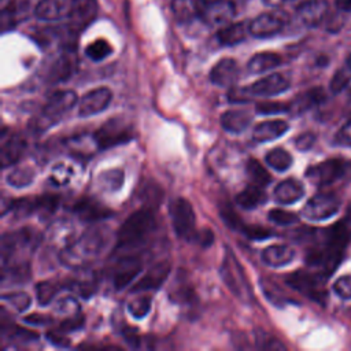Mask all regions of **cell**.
Here are the masks:
<instances>
[{"label":"cell","mask_w":351,"mask_h":351,"mask_svg":"<svg viewBox=\"0 0 351 351\" xmlns=\"http://www.w3.org/2000/svg\"><path fill=\"white\" fill-rule=\"evenodd\" d=\"M103 245L104 237L101 232L99 229L89 230L66 245L63 252H60V261L73 269L84 267L100 254Z\"/></svg>","instance_id":"cell-1"},{"label":"cell","mask_w":351,"mask_h":351,"mask_svg":"<svg viewBox=\"0 0 351 351\" xmlns=\"http://www.w3.org/2000/svg\"><path fill=\"white\" fill-rule=\"evenodd\" d=\"M219 274L225 285L228 287V289L236 298H239L241 302H245V303L252 302L254 292L250 287L247 276L244 274V270L239 263L237 258L229 248H226V252L223 255V259L219 267Z\"/></svg>","instance_id":"cell-2"},{"label":"cell","mask_w":351,"mask_h":351,"mask_svg":"<svg viewBox=\"0 0 351 351\" xmlns=\"http://www.w3.org/2000/svg\"><path fill=\"white\" fill-rule=\"evenodd\" d=\"M77 95L73 90H58L49 96L38 117L34 118L32 126L34 130H45L56 123L74 104Z\"/></svg>","instance_id":"cell-3"},{"label":"cell","mask_w":351,"mask_h":351,"mask_svg":"<svg viewBox=\"0 0 351 351\" xmlns=\"http://www.w3.org/2000/svg\"><path fill=\"white\" fill-rule=\"evenodd\" d=\"M155 226V217L149 208H141L130 214L121 225L117 240L118 245H132L144 239Z\"/></svg>","instance_id":"cell-4"},{"label":"cell","mask_w":351,"mask_h":351,"mask_svg":"<svg viewBox=\"0 0 351 351\" xmlns=\"http://www.w3.org/2000/svg\"><path fill=\"white\" fill-rule=\"evenodd\" d=\"M285 282L295 291L306 295L307 298L318 303H324L326 299L322 274H311L303 270H298L288 274L285 277Z\"/></svg>","instance_id":"cell-5"},{"label":"cell","mask_w":351,"mask_h":351,"mask_svg":"<svg viewBox=\"0 0 351 351\" xmlns=\"http://www.w3.org/2000/svg\"><path fill=\"white\" fill-rule=\"evenodd\" d=\"M169 213L177 236L191 239L195 233V211L192 204L184 197H177L171 200Z\"/></svg>","instance_id":"cell-6"},{"label":"cell","mask_w":351,"mask_h":351,"mask_svg":"<svg viewBox=\"0 0 351 351\" xmlns=\"http://www.w3.org/2000/svg\"><path fill=\"white\" fill-rule=\"evenodd\" d=\"M340 199L332 192H322L314 195L304 204L302 214L311 221H322L333 217L340 208Z\"/></svg>","instance_id":"cell-7"},{"label":"cell","mask_w":351,"mask_h":351,"mask_svg":"<svg viewBox=\"0 0 351 351\" xmlns=\"http://www.w3.org/2000/svg\"><path fill=\"white\" fill-rule=\"evenodd\" d=\"M132 138V129L121 119H110L103 123L93 134V140L99 148L106 149L123 144Z\"/></svg>","instance_id":"cell-8"},{"label":"cell","mask_w":351,"mask_h":351,"mask_svg":"<svg viewBox=\"0 0 351 351\" xmlns=\"http://www.w3.org/2000/svg\"><path fill=\"white\" fill-rule=\"evenodd\" d=\"M287 22V15L277 12H263L252 19L248 25V33L256 38H267L280 33Z\"/></svg>","instance_id":"cell-9"},{"label":"cell","mask_w":351,"mask_h":351,"mask_svg":"<svg viewBox=\"0 0 351 351\" xmlns=\"http://www.w3.org/2000/svg\"><path fill=\"white\" fill-rule=\"evenodd\" d=\"M97 10L99 5L96 0H71L70 11L67 15L70 29L74 33L84 30L95 21Z\"/></svg>","instance_id":"cell-10"},{"label":"cell","mask_w":351,"mask_h":351,"mask_svg":"<svg viewBox=\"0 0 351 351\" xmlns=\"http://www.w3.org/2000/svg\"><path fill=\"white\" fill-rule=\"evenodd\" d=\"M344 169L346 163L341 159H328L308 167L306 171V177L318 186L329 185L343 176Z\"/></svg>","instance_id":"cell-11"},{"label":"cell","mask_w":351,"mask_h":351,"mask_svg":"<svg viewBox=\"0 0 351 351\" xmlns=\"http://www.w3.org/2000/svg\"><path fill=\"white\" fill-rule=\"evenodd\" d=\"M289 84L291 82L287 75L281 73H273L245 86V89L250 96L270 97V96H276L285 92L289 88Z\"/></svg>","instance_id":"cell-12"},{"label":"cell","mask_w":351,"mask_h":351,"mask_svg":"<svg viewBox=\"0 0 351 351\" xmlns=\"http://www.w3.org/2000/svg\"><path fill=\"white\" fill-rule=\"evenodd\" d=\"M112 93L108 88L100 86L85 93L78 103V115L80 117H92L107 108L111 103Z\"/></svg>","instance_id":"cell-13"},{"label":"cell","mask_w":351,"mask_h":351,"mask_svg":"<svg viewBox=\"0 0 351 351\" xmlns=\"http://www.w3.org/2000/svg\"><path fill=\"white\" fill-rule=\"evenodd\" d=\"M236 15L234 4L230 0H214L204 5L202 19L210 26H225Z\"/></svg>","instance_id":"cell-14"},{"label":"cell","mask_w":351,"mask_h":351,"mask_svg":"<svg viewBox=\"0 0 351 351\" xmlns=\"http://www.w3.org/2000/svg\"><path fill=\"white\" fill-rule=\"evenodd\" d=\"M329 14V5L325 0H306L303 1L298 10V19L307 27H315L321 25Z\"/></svg>","instance_id":"cell-15"},{"label":"cell","mask_w":351,"mask_h":351,"mask_svg":"<svg viewBox=\"0 0 351 351\" xmlns=\"http://www.w3.org/2000/svg\"><path fill=\"white\" fill-rule=\"evenodd\" d=\"M170 263L167 261H162L151 266L143 278H140L134 287L132 288V292H144V291H151V289H158L165 280L167 278L170 273Z\"/></svg>","instance_id":"cell-16"},{"label":"cell","mask_w":351,"mask_h":351,"mask_svg":"<svg viewBox=\"0 0 351 351\" xmlns=\"http://www.w3.org/2000/svg\"><path fill=\"white\" fill-rule=\"evenodd\" d=\"M208 77L214 85L229 88L237 81L239 64L234 59L223 58L213 66Z\"/></svg>","instance_id":"cell-17"},{"label":"cell","mask_w":351,"mask_h":351,"mask_svg":"<svg viewBox=\"0 0 351 351\" xmlns=\"http://www.w3.org/2000/svg\"><path fill=\"white\" fill-rule=\"evenodd\" d=\"M71 0H40L34 8V15L41 21H59L69 15Z\"/></svg>","instance_id":"cell-18"},{"label":"cell","mask_w":351,"mask_h":351,"mask_svg":"<svg viewBox=\"0 0 351 351\" xmlns=\"http://www.w3.org/2000/svg\"><path fill=\"white\" fill-rule=\"evenodd\" d=\"M73 210L80 219L88 221V222L104 219L112 214L108 207H106L101 203L92 200V199H82V200L77 202L74 204Z\"/></svg>","instance_id":"cell-19"},{"label":"cell","mask_w":351,"mask_h":351,"mask_svg":"<svg viewBox=\"0 0 351 351\" xmlns=\"http://www.w3.org/2000/svg\"><path fill=\"white\" fill-rule=\"evenodd\" d=\"M289 125L282 119H270L258 123L252 130V138L256 143H266L278 138L288 130Z\"/></svg>","instance_id":"cell-20"},{"label":"cell","mask_w":351,"mask_h":351,"mask_svg":"<svg viewBox=\"0 0 351 351\" xmlns=\"http://www.w3.org/2000/svg\"><path fill=\"white\" fill-rule=\"evenodd\" d=\"M274 199L280 204H292L298 200H300L304 195V186L302 182H299L295 178H288L281 181L274 188Z\"/></svg>","instance_id":"cell-21"},{"label":"cell","mask_w":351,"mask_h":351,"mask_svg":"<svg viewBox=\"0 0 351 351\" xmlns=\"http://www.w3.org/2000/svg\"><path fill=\"white\" fill-rule=\"evenodd\" d=\"M204 0H171V11L178 22H191L202 16Z\"/></svg>","instance_id":"cell-22"},{"label":"cell","mask_w":351,"mask_h":351,"mask_svg":"<svg viewBox=\"0 0 351 351\" xmlns=\"http://www.w3.org/2000/svg\"><path fill=\"white\" fill-rule=\"evenodd\" d=\"M25 149H26V143L21 136L12 134L8 138L3 137V144H1V165H3V167L16 163L23 156Z\"/></svg>","instance_id":"cell-23"},{"label":"cell","mask_w":351,"mask_h":351,"mask_svg":"<svg viewBox=\"0 0 351 351\" xmlns=\"http://www.w3.org/2000/svg\"><path fill=\"white\" fill-rule=\"evenodd\" d=\"M295 258V251L282 244H276V245H269L262 251V261L267 266L271 267H281L288 265L292 259Z\"/></svg>","instance_id":"cell-24"},{"label":"cell","mask_w":351,"mask_h":351,"mask_svg":"<svg viewBox=\"0 0 351 351\" xmlns=\"http://www.w3.org/2000/svg\"><path fill=\"white\" fill-rule=\"evenodd\" d=\"M141 271L140 261L136 258H126L119 262V266L114 274L115 289H123L132 282L133 278Z\"/></svg>","instance_id":"cell-25"},{"label":"cell","mask_w":351,"mask_h":351,"mask_svg":"<svg viewBox=\"0 0 351 351\" xmlns=\"http://www.w3.org/2000/svg\"><path fill=\"white\" fill-rule=\"evenodd\" d=\"M251 114L245 110H228L221 115V125L230 133H241L248 128Z\"/></svg>","instance_id":"cell-26"},{"label":"cell","mask_w":351,"mask_h":351,"mask_svg":"<svg viewBox=\"0 0 351 351\" xmlns=\"http://www.w3.org/2000/svg\"><path fill=\"white\" fill-rule=\"evenodd\" d=\"M282 62L281 56L274 52H259L255 53L247 63V69L252 74H261L280 66Z\"/></svg>","instance_id":"cell-27"},{"label":"cell","mask_w":351,"mask_h":351,"mask_svg":"<svg viewBox=\"0 0 351 351\" xmlns=\"http://www.w3.org/2000/svg\"><path fill=\"white\" fill-rule=\"evenodd\" d=\"M248 26L244 22H236V23H228L219 29L217 33V38L222 45H236L241 41H244L247 36Z\"/></svg>","instance_id":"cell-28"},{"label":"cell","mask_w":351,"mask_h":351,"mask_svg":"<svg viewBox=\"0 0 351 351\" xmlns=\"http://www.w3.org/2000/svg\"><path fill=\"white\" fill-rule=\"evenodd\" d=\"M265 202H266V193L263 192L262 186H259L256 184L248 185L245 189L239 192L236 196V203L241 208H245V210L256 208L258 206L263 204Z\"/></svg>","instance_id":"cell-29"},{"label":"cell","mask_w":351,"mask_h":351,"mask_svg":"<svg viewBox=\"0 0 351 351\" xmlns=\"http://www.w3.org/2000/svg\"><path fill=\"white\" fill-rule=\"evenodd\" d=\"M324 99H325L324 90L317 86V88H313V89L302 93L300 96H298L296 100L289 106V110H296V111L302 112L310 107L319 104Z\"/></svg>","instance_id":"cell-30"},{"label":"cell","mask_w":351,"mask_h":351,"mask_svg":"<svg viewBox=\"0 0 351 351\" xmlns=\"http://www.w3.org/2000/svg\"><path fill=\"white\" fill-rule=\"evenodd\" d=\"M74 58L64 53L62 55L52 66L51 71H49V80L51 82H60V81H64L67 80L73 70H74Z\"/></svg>","instance_id":"cell-31"},{"label":"cell","mask_w":351,"mask_h":351,"mask_svg":"<svg viewBox=\"0 0 351 351\" xmlns=\"http://www.w3.org/2000/svg\"><path fill=\"white\" fill-rule=\"evenodd\" d=\"M34 177L36 173L30 166H18L8 173L7 184L14 188H25L33 182Z\"/></svg>","instance_id":"cell-32"},{"label":"cell","mask_w":351,"mask_h":351,"mask_svg":"<svg viewBox=\"0 0 351 351\" xmlns=\"http://www.w3.org/2000/svg\"><path fill=\"white\" fill-rule=\"evenodd\" d=\"M266 163L277 171H285L292 165V156L282 148H273L266 154Z\"/></svg>","instance_id":"cell-33"},{"label":"cell","mask_w":351,"mask_h":351,"mask_svg":"<svg viewBox=\"0 0 351 351\" xmlns=\"http://www.w3.org/2000/svg\"><path fill=\"white\" fill-rule=\"evenodd\" d=\"M245 170H247V174H248L250 180L252 181V184H256L259 186H266L271 181V177L267 173V170L261 165V162H258L254 158L247 160Z\"/></svg>","instance_id":"cell-34"},{"label":"cell","mask_w":351,"mask_h":351,"mask_svg":"<svg viewBox=\"0 0 351 351\" xmlns=\"http://www.w3.org/2000/svg\"><path fill=\"white\" fill-rule=\"evenodd\" d=\"M123 182V171L119 169L106 170L99 176V184L104 191H118Z\"/></svg>","instance_id":"cell-35"},{"label":"cell","mask_w":351,"mask_h":351,"mask_svg":"<svg viewBox=\"0 0 351 351\" xmlns=\"http://www.w3.org/2000/svg\"><path fill=\"white\" fill-rule=\"evenodd\" d=\"M62 285L58 281L53 280H47V281H41L37 284L36 287V293H37V300L41 306L48 304L55 295L60 291Z\"/></svg>","instance_id":"cell-36"},{"label":"cell","mask_w":351,"mask_h":351,"mask_svg":"<svg viewBox=\"0 0 351 351\" xmlns=\"http://www.w3.org/2000/svg\"><path fill=\"white\" fill-rule=\"evenodd\" d=\"M112 52V47L110 45V43L104 38H97L95 41H92L86 49H85V53L89 59L95 60V62H99V60H103L106 59L110 53Z\"/></svg>","instance_id":"cell-37"},{"label":"cell","mask_w":351,"mask_h":351,"mask_svg":"<svg viewBox=\"0 0 351 351\" xmlns=\"http://www.w3.org/2000/svg\"><path fill=\"white\" fill-rule=\"evenodd\" d=\"M59 203V197L55 195H44L34 199V213H37L41 218L51 217Z\"/></svg>","instance_id":"cell-38"},{"label":"cell","mask_w":351,"mask_h":351,"mask_svg":"<svg viewBox=\"0 0 351 351\" xmlns=\"http://www.w3.org/2000/svg\"><path fill=\"white\" fill-rule=\"evenodd\" d=\"M151 303H152V300L149 296H138V298L132 299L128 303V310L134 318L140 319V318H144L149 313Z\"/></svg>","instance_id":"cell-39"},{"label":"cell","mask_w":351,"mask_h":351,"mask_svg":"<svg viewBox=\"0 0 351 351\" xmlns=\"http://www.w3.org/2000/svg\"><path fill=\"white\" fill-rule=\"evenodd\" d=\"M219 215L226 226L234 230H243L244 225L241 222V218L237 215V213L233 210L230 204H221L219 207Z\"/></svg>","instance_id":"cell-40"},{"label":"cell","mask_w":351,"mask_h":351,"mask_svg":"<svg viewBox=\"0 0 351 351\" xmlns=\"http://www.w3.org/2000/svg\"><path fill=\"white\" fill-rule=\"evenodd\" d=\"M261 287H262V291L265 292L266 298H267L273 304H277V306L284 304L285 298H284V293H282V292L280 291V288L277 287V284L271 282V281L267 280V278H263V280H261Z\"/></svg>","instance_id":"cell-41"},{"label":"cell","mask_w":351,"mask_h":351,"mask_svg":"<svg viewBox=\"0 0 351 351\" xmlns=\"http://www.w3.org/2000/svg\"><path fill=\"white\" fill-rule=\"evenodd\" d=\"M351 81V70L344 66L341 69H339L333 77H332V81H330V90L333 93H339L341 92L344 88H347L348 82Z\"/></svg>","instance_id":"cell-42"},{"label":"cell","mask_w":351,"mask_h":351,"mask_svg":"<svg viewBox=\"0 0 351 351\" xmlns=\"http://www.w3.org/2000/svg\"><path fill=\"white\" fill-rule=\"evenodd\" d=\"M255 341H256V346L262 350H284L285 348V346L278 339H276L274 336L263 330L256 332Z\"/></svg>","instance_id":"cell-43"},{"label":"cell","mask_w":351,"mask_h":351,"mask_svg":"<svg viewBox=\"0 0 351 351\" xmlns=\"http://www.w3.org/2000/svg\"><path fill=\"white\" fill-rule=\"evenodd\" d=\"M3 299L8 302L16 311H23L30 306V296L25 292H11L3 295Z\"/></svg>","instance_id":"cell-44"},{"label":"cell","mask_w":351,"mask_h":351,"mask_svg":"<svg viewBox=\"0 0 351 351\" xmlns=\"http://www.w3.org/2000/svg\"><path fill=\"white\" fill-rule=\"evenodd\" d=\"M269 219L277 225H282V226H287V225H292L295 222H298V217L291 213V211H285V210H281V208H273L269 211Z\"/></svg>","instance_id":"cell-45"},{"label":"cell","mask_w":351,"mask_h":351,"mask_svg":"<svg viewBox=\"0 0 351 351\" xmlns=\"http://www.w3.org/2000/svg\"><path fill=\"white\" fill-rule=\"evenodd\" d=\"M256 112L263 115H271V114H280L289 110V106L280 103V101H261L255 106Z\"/></svg>","instance_id":"cell-46"},{"label":"cell","mask_w":351,"mask_h":351,"mask_svg":"<svg viewBox=\"0 0 351 351\" xmlns=\"http://www.w3.org/2000/svg\"><path fill=\"white\" fill-rule=\"evenodd\" d=\"M333 291L341 299H351V276H341L333 284Z\"/></svg>","instance_id":"cell-47"},{"label":"cell","mask_w":351,"mask_h":351,"mask_svg":"<svg viewBox=\"0 0 351 351\" xmlns=\"http://www.w3.org/2000/svg\"><path fill=\"white\" fill-rule=\"evenodd\" d=\"M244 234L248 237V239H252V240H263V239H267L271 236V232L263 226H258V225H252V226H245L243 228Z\"/></svg>","instance_id":"cell-48"},{"label":"cell","mask_w":351,"mask_h":351,"mask_svg":"<svg viewBox=\"0 0 351 351\" xmlns=\"http://www.w3.org/2000/svg\"><path fill=\"white\" fill-rule=\"evenodd\" d=\"M335 144L340 147H351V119L339 129L335 136Z\"/></svg>","instance_id":"cell-49"},{"label":"cell","mask_w":351,"mask_h":351,"mask_svg":"<svg viewBox=\"0 0 351 351\" xmlns=\"http://www.w3.org/2000/svg\"><path fill=\"white\" fill-rule=\"evenodd\" d=\"M315 143V134L311 133V132H306V133H302L299 134L296 138H295V147L300 151H307L310 149Z\"/></svg>","instance_id":"cell-50"},{"label":"cell","mask_w":351,"mask_h":351,"mask_svg":"<svg viewBox=\"0 0 351 351\" xmlns=\"http://www.w3.org/2000/svg\"><path fill=\"white\" fill-rule=\"evenodd\" d=\"M84 325V318L82 315H74L71 318H66L62 324H60V332H71L75 329H80Z\"/></svg>","instance_id":"cell-51"},{"label":"cell","mask_w":351,"mask_h":351,"mask_svg":"<svg viewBox=\"0 0 351 351\" xmlns=\"http://www.w3.org/2000/svg\"><path fill=\"white\" fill-rule=\"evenodd\" d=\"M122 336H123L125 341L129 343L132 347H138V346H140V336H138L136 328L126 326V328L122 330Z\"/></svg>","instance_id":"cell-52"},{"label":"cell","mask_w":351,"mask_h":351,"mask_svg":"<svg viewBox=\"0 0 351 351\" xmlns=\"http://www.w3.org/2000/svg\"><path fill=\"white\" fill-rule=\"evenodd\" d=\"M10 337L16 339L19 341H30L32 339H37V335L30 332V330H25V329H21V328L15 326L12 332L10 330Z\"/></svg>","instance_id":"cell-53"},{"label":"cell","mask_w":351,"mask_h":351,"mask_svg":"<svg viewBox=\"0 0 351 351\" xmlns=\"http://www.w3.org/2000/svg\"><path fill=\"white\" fill-rule=\"evenodd\" d=\"M250 95L247 92L245 88H241V89H234L232 88L230 92H229V100L232 101H236V103H245L250 100Z\"/></svg>","instance_id":"cell-54"},{"label":"cell","mask_w":351,"mask_h":351,"mask_svg":"<svg viewBox=\"0 0 351 351\" xmlns=\"http://www.w3.org/2000/svg\"><path fill=\"white\" fill-rule=\"evenodd\" d=\"M195 237H196V240H197L203 247H208V245H211L213 241H214V234H213V232H211L210 229L202 230L199 234H195Z\"/></svg>","instance_id":"cell-55"},{"label":"cell","mask_w":351,"mask_h":351,"mask_svg":"<svg viewBox=\"0 0 351 351\" xmlns=\"http://www.w3.org/2000/svg\"><path fill=\"white\" fill-rule=\"evenodd\" d=\"M47 337L52 344H55L58 347H67L69 346V340L66 339V336H63L58 332H48Z\"/></svg>","instance_id":"cell-56"},{"label":"cell","mask_w":351,"mask_h":351,"mask_svg":"<svg viewBox=\"0 0 351 351\" xmlns=\"http://www.w3.org/2000/svg\"><path fill=\"white\" fill-rule=\"evenodd\" d=\"M49 321H51L49 317L43 315V314H32V315L25 317V322L32 324V325H45V324H48Z\"/></svg>","instance_id":"cell-57"},{"label":"cell","mask_w":351,"mask_h":351,"mask_svg":"<svg viewBox=\"0 0 351 351\" xmlns=\"http://www.w3.org/2000/svg\"><path fill=\"white\" fill-rule=\"evenodd\" d=\"M337 10L343 12H351V0H335Z\"/></svg>","instance_id":"cell-58"},{"label":"cell","mask_w":351,"mask_h":351,"mask_svg":"<svg viewBox=\"0 0 351 351\" xmlns=\"http://www.w3.org/2000/svg\"><path fill=\"white\" fill-rule=\"evenodd\" d=\"M289 1H293V0H263L265 4L273 5V7H278V5H282V4L289 3Z\"/></svg>","instance_id":"cell-59"},{"label":"cell","mask_w":351,"mask_h":351,"mask_svg":"<svg viewBox=\"0 0 351 351\" xmlns=\"http://www.w3.org/2000/svg\"><path fill=\"white\" fill-rule=\"evenodd\" d=\"M346 66L351 70V53L348 55V58H347V60H346Z\"/></svg>","instance_id":"cell-60"},{"label":"cell","mask_w":351,"mask_h":351,"mask_svg":"<svg viewBox=\"0 0 351 351\" xmlns=\"http://www.w3.org/2000/svg\"><path fill=\"white\" fill-rule=\"evenodd\" d=\"M348 100H350V101H351V89H350V90H348Z\"/></svg>","instance_id":"cell-61"},{"label":"cell","mask_w":351,"mask_h":351,"mask_svg":"<svg viewBox=\"0 0 351 351\" xmlns=\"http://www.w3.org/2000/svg\"><path fill=\"white\" fill-rule=\"evenodd\" d=\"M211 1H214V0H204V4H207V3H211Z\"/></svg>","instance_id":"cell-62"}]
</instances>
